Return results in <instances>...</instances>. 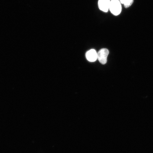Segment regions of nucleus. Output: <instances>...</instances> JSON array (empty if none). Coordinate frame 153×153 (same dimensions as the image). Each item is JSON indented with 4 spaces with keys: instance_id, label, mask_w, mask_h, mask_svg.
I'll list each match as a JSON object with an SVG mask.
<instances>
[{
    "instance_id": "3",
    "label": "nucleus",
    "mask_w": 153,
    "mask_h": 153,
    "mask_svg": "<svg viewBox=\"0 0 153 153\" xmlns=\"http://www.w3.org/2000/svg\"><path fill=\"white\" fill-rule=\"evenodd\" d=\"M111 1L110 0H99L98 6L101 10L107 12L109 9Z\"/></svg>"
},
{
    "instance_id": "5",
    "label": "nucleus",
    "mask_w": 153,
    "mask_h": 153,
    "mask_svg": "<svg viewBox=\"0 0 153 153\" xmlns=\"http://www.w3.org/2000/svg\"><path fill=\"white\" fill-rule=\"evenodd\" d=\"M120 3L123 4L126 8L131 7L134 2V0H120Z\"/></svg>"
},
{
    "instance_id": "4",
    "label": "nucleus",
    "mask_w": 153,
    "mask_h": 153,
    "mask_svg": "<svg viewBox=\"0 0 153 153\" xmlns=\"http://www.w3.org/2000/svg\"><path fill=\"white\" fill-rule=\"evenodd\" d=\"M86 58L90 62H94L97 59V53L94 49H91L86 53Z\"/></svg>"
},
{
    "instance_id": "2",
    "label": "nucleus",
    "mask_w": 153,
    "mask_h": 153,
    "mask_svg": "<svg viewBox=\"0 0 153 153\" xmlns=\"http://www.w3.org/2000/svg\"><path fill=\"white\" fill-rule=\"evenodd\" d=\"M109 53L108 50L106 48L101 49L97 53V59L101 64L103 65L106 64Z\"/></svg>"
},
{
    "instance_id": "1",
    "label": "nucleus",
    "mask_w": 153,
    "mask_h": 153,
    "mask_svg": "<svg viewBox=\"0 0 153 153\" xmlns=\"http://www.w3.org/2000/svg\"><path fill=\"white\" fill-rule=\"evenodd\" d=\"M109 9L111 13L115 16L120 14L121 12L122 7L119 0H111Z\"/></svg>"
}]
</instances>
